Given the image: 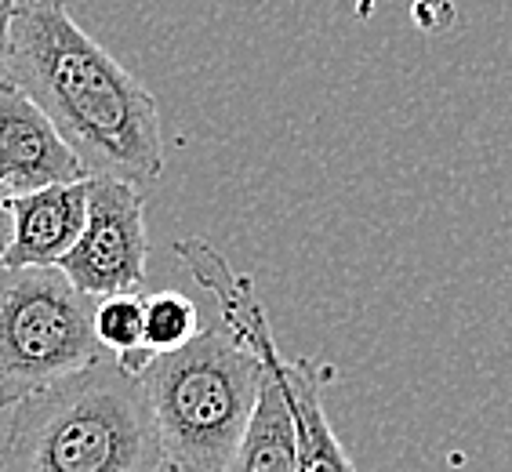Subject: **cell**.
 Here are the masks:
<instances>
[{
	"label": "cell",
	"mask_w": 512,
	"mask_h": 472,
	"mask_svg": "<svg viewBox=\"0 0 512 472\" xmlns=\"http://www.w3.org/2000/svg\"><path fill=\"white\" fill-rule=\"evenodd\" d=\"M8 80L37 102L91 178L149 186L164 171L157 99L62 0H15Z\"/></svg>",
	"instance_id": "obj_1"
},
{
	"label": "cell",
	"mask_w": 512,
	"mask_h": 472,
	"mask_svg": "<svg viewBox=\"0 0 512 472\" xmlns=\"http://www.w3.org/2000/svg\"><path fill=\"white\" fill-rule=\"evenodd\" d=\"M164 465L146 385L113 356L0 407L4 472H157Z\"/></svg>",
	"instance_id": "obj_2"
},
{
	"label": "cell",
	"mask_w": 512,
	"mask_h": 472,
	"mask_svg": "<svg viewBox=\"0 0 512 472\" xmlns=\"http://www.w3.org/2000/svg\"><path fill=\"white\" fill-rule=\"evenodd\" d=\"M266 367L226 324L157 356L142 374L164 458L186 472H226L255 414Z\"/></svg>",
	"instance_id": "obj_3"
},
{
	"label": "cell",
	"mask_w": 512,
	"mask_h": 472,
	"mask_svg": "<svg viewBox=\"0 0 512 472\" xmlns=\"http://www.w3.org/2000/svg\"><path fill=\"white\" fill-rule=\"evenodd\" d=\"M95 305L59 266L0 269V407L109 360Z\"/></svg>",
	"instance_id": "obj_4"
},
{
	"label": "cell",
	"mask_w": 512,
	"mask_h": 472,
	"mask_svg": "<svg viewBox=\"0 0 512 472\" xmlns=\"http://www.w3.org/2000/svg\"><path fill=\"white\" fill-rule=\"evenodd\" d=\"M175 251L193 273V280L218 302L222 324L262 360V367L284 396L298 436V472H356L345 443L338 440L335 425L327 418L324 396H320V385L313 382L309 367L280 353L262 298L255 295V284L247 276L233 273L226 258L204 240H178Z\"/></svg>",
	"instance_id": "obj_5"
},
{
	"label": "cell",
	"mask_w": 512,
	"mask_h": 472,
	"mask_svg": "<svg viewBox=\"0 0 512 472\" xmlns=\"http://www.w3.org/2000/svg\"><path fill=\"white\" fill-rule=\"evenodd\" d=\"M146 200L117 178H91L88 222L77 247L59 262L69 284L91 298L138 295L146 280Z\"/></svg>",
	"instance_id": "obj_6"
},
{
	"label": "cell",
	"mask_w": 512,
	"mask_h": 472,
	"mask_svg": "<svg viewBox=\"0 0 512 472\" xmlns=\"http://www.w3.org/2000/svg\"><path fill=\"white\" fill-rule=\"evenodd\" d=\"M0 178L15 197L91 178L48 113L11 80L0 84Z\"/></svg>",
	"instance_id": "obj_7"
},
{
	"label": "cell",
	"mask_w": 512,
	"mask_h": 472,
	"mask_svg": "<svg viewBox=\"0 0 512 472\" xmlns=\"http://www.w3.org/2000/svg\"><path fill=\"white\" fill-rule=\"evenodd\" d=\"M88 193L91 178L15 197V233H11V247L4 255V269L59 266L84 233Z\"/></svg>",
	"instance_id": "obj_8"
},
{
	"label": "cell",
	"mask_w": 512,
	"mask_h": 472,
	"mask_svg": "<svg viewBox=\"0 0 512 472\" xmlns=\"http://www.w3.org/2000/svg\"><path fill=\"white\" fill-rule=\"evenodd\" d=\"M226 472H298V436L276 382L262 378L258 404Z\"/></svg>",
	"instance_id": "obj_9"
},
{
	"label": "cell",
	"mask_w": 512,
	"mask_h": 472,
	"mask_svg": "<svg viewBox=\"0 0 512 472\" xmlns=\"http://www.w3.org/2000/svg\"><path fill=\"white\" fill-rule=\"evenodd\" d=\"M95 338L128 374L142 378L157 356L146 349L142 295H109L95 305Z\"/></svg>",
	"instance_id": "obj_10"
},
{
	"label": "cell",
	"mask_w": 512,
	"mask_h": 472,
	"mask_svg": "<svg viewBox=\"0 0 512 472\" xmlns=\"http://www.w3.org/2000/svg\"><path fill=\"white\" fill-rule=\"evenodd\" d=\"M142 324H146L149 353L168 356L186 349L200 335V309L182 291H157V295H142Z\"/></svg>",
	"instance_id": "obj_11"
},
{
	"label": "cell",
	"mask_w": 512,
	"mask_h": 472,
	"mask_svg": "<svg viewBox=\"0 0 512 472\" xmlns=\"http://www.w3.org/2000/svg\"><path fill=\"white\" fill-rule=\"evenodd\" d=\"M411 15H414V26L422 33H444L458 22V11H454L451 0H418Z\"/></svg>",
	"instance_id": "obj_12"
},
{
	"label": "cell",
	"mask_w": 512,
	"mask_h": 472,
	"mask_svg": "<svg viewBox=\"0 0 512 472\" xmlns=\"http://www.w3.org/2000/svg\"><path fill=\"white\" fill-rule=\"evenodd\" d=\"M11 233H15V193L0 178V269H4V255L11 247Z\"/></svg>",
	"instance_id": "obj_13"
},
{
	"label": "cell",
	"mask_w": 512,
	"mask_h": 472,
	"mask_svg": "<svg viewBox=\"0 0 512 472\" xmlns=\"http://www.w3.org/2000/svg\"><path fill=\"white\" fill-rule=\"evenodd\" d=\"M11 15H15V0H0V84L8 80V59H11Z\"/></svg>",
	"instance_id": "obj_14"
},
{
	"label": "cell",
	"mask_w": 512,
	"mask_h": 472,
	"mask_svg": "<svg viewBox=\"0 0 512 472\" xmlns=\"http://www.w3.org/2000/svg\"><path fill=\"white\" fill-rule=\"evenodd\" d=\"M375 4H378V0H356V8H353L356 22H367V19H371V15H375Z\"/></svg>",
	"instance_id": "obj_15"
},
{
	"label": "cell",
	"mask_w": 512,
	"mask_h": 472,
	"mask_svg": "<svg viewBox=\"0 0 512 472\" xmlns=\"http://www.w3.org/2000/svg\"><path fill=\"white\" fill-rule=\"evenodd\" d=\"M157 472H186V469H175V465H164V469H157Z\"/></svg>",
	"instance_id": "obj_16"
},
{
	"label": "cell",
	"mask_w": 512,
	"mask_h": 472,
	"mask_svg": "<svg viewBox=\"0 0 512 472\" xmlns=\"http://www.w3.org/2000/svg\"><path fill=\"white\" fill-rule=\"evenodd\" d=\"M0 472H4V469H0Z\"/></svg>",
	"instance_id": "obj_17"
}]
</instances>
